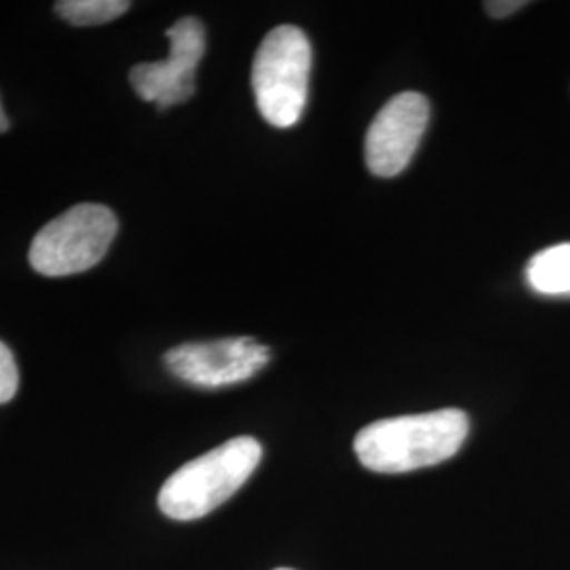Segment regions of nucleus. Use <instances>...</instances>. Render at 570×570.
<instances>
[{
    "mask_svg": "<svg viewBox=\"0 0 570 570\" xmlns=\"http://www.w3.org/2000/svg\"><path fill=\"white\" fill-rule=\"evenodd\" d=\"M468 433V414L446 407L376 421L357 433L353 446L370 471L407 473L449 461L461 450Z\"/></svg>",
    "mask_w": 570,
    "mask_h": 570,
    "instance_id": "obj_1",
    "label": "nucleus"
},
{
    "mask_svg": "<svg viewBox=\"0 0 570 570\" xmlns=\"http://www.w3.org/2000/svg\"><path fill=\"white\" fill-rule=\"evenodd\" d=\"M263 459L256 438L242 435L209 450L174 471L159 490V510L178 522H190L218 510L244 487Z\"/></svg>",
    "mask_w": 570,
    "mask_h": 570,
    "instance_id": "obj_2",
    "label": "nucleus"
},
{
    "mask_svg": "<svg viewBox=\"0 0 570 570\" xmlns=\"http://www.w3.org/2000/svg\"><path fill=\"white\" fill-rule=\"evenodd\" d=\"M311 61V42L296 26H277L261 42L252 66V89L268 125L285 129L301 121Z\"/></svg>",
    "mask_w": 570,
    "mask_h": 570,
    "instance_id": "obj_3",
    "label": "nucleus"
},
{
    "mask_svg": "<svg viewBox=\"0 0 570 570\" xmlns=\"http://www.w3.org/2000/svg\"><path fill=\"white\" fill-rule=\"evenodd\" d=\"M117 230V216L106 205H75L37 233L28 254L30 265L45 277L89 271L106 256Z\"/></svg>",
    "mask_w": 570,
    "mask_h": 570,
    "instance_id": "obj_4",
    "label": "nucleus"
},
{
    "mask_svg": "<svg viewBox=\"0 0 570 570\" xmlns=\"http://www.w3.org/2000/svg\"><path fill=\"white\" fill-rule=\"evenodd\" d=\"M271 360L268 346L256 338H220L174 346L164 355L165 367L193 387L218 389L256 376Z\"/></svg>",
    "mask_w": 570,
    "mask_h": 570,
    "instance_id": "obj_5",
    "label": "nucleus"
},
{
    "mask_svg": "<svg viewBox=\"0 0 570 570\" xmlns=\"http://www.w3.org/2000/svg\"><path fill=\"white\" fill-rule=\"evenodd\" d=\"M165 37L169 39V58L144 61L129 72L134 91L144 102H155L161 110L193 98L197 66L205 56V26L197 18H183Z\"/></svg>",
    "mask_w": 570,
    "mask_h": 570,
    "instance_id": "obj_6",
    "label": "nucleus"
},
{
    "mask_svg": "<svg viewBox=\"0 0 570 570\" xmlns=\"http://www.w3.org/2000/svg\"><path fill=\"white\" fill-rule=\"evenodd\" d=\"M428 122L425 96L404 91L391 98L367 129V169L379 178H395L402 174L412 161Z\"/></svg>",
    "mask_w": 570,
    "mask_h": 570,
    "instance_id": "obj_7",
    "label": "nucleus"
},
{
    "mask_svg": "<svg viewBox=\"0 0 570 570\" xmlns=\"http://www.w3.org/2000/svg\"><path fill=\"white\" fill-rule=\"evenodd\" d=\"M530 287L546 296L570 294V244L551 245L530 258L527 266Z\"/></svg>",
    "mask_w": 570,
    "mask_h": 570,
    "instance_id": "obj_8",
    "label": "nucleus"
},
{
    "mask_svg": "<svg viewBox=\"0 0 570 570\" xmlns=\"http://www.w3.org/2000/svg\"><path fill=\"white\" fill-rule=\"evenodd\" d=\"M131 4L127 0H61L56 11L72 26H102L121 18Z\"/></svg>",
    "mask_w": 570,
    "mask_h": 570,
    "instance_id": "obj_9",
    "label": "nucleus"
},
{
    "mask_svg": "<svg viewBox=\"0 0 570 570\" xmlns=\"http://www.w3.org/2000/svg\"><path fill=\"white\" fill-rule=\"evenodd\" d=\"M20 389V370L11 348L0 341V404H7L16 397Z\"/></svg>",
    "mask_w": 570,
    "mask_h": 570,
    "instance_id": "obj_10",
    "label": "nucleus"
},
{
    "mask_svg": "<svg viewBox=\"0 0 570 570\" xmlns=\"http://www.w3.org/2000/svg\"><path fill=\"white\" fill-rule=\"evenodd\" d=\"M527 2L522 0H494V2H487V11L492 18H508L511 13H515L518 9H522Z\"/></svg>",
    "mask_w": 570,
    "mask_h": 570,
    "instance_id": "obj_11",
    "label": "nucleus"
},
{
    "mask_svg": "<svg viewBox=\"0 0 570 570\" xmlns=\"http://www.w3.org/2000/svg\"><path fill=\"white\" fill-rule=\"evenodd\" d=\"M7 129H9V119H7L4 110H2V104H0V134H4Z\"/></svg>",
    "mask_w": 570,
    "mask_h": 570,
    "instance_id": "obj_12",
    "label": "nucleus"
},
{
    "mask_svg": "<svg viewBox=\"0 0 570 570\" xmlns=\"http://www.w3.org/2000/svg\"><path fill=\"white\" fill-rule=\"evenodd\" d=\"M275 570H294V569H275Z\"/></svg>",
    "mask_w": 570,
    "mask_h": 570,
    "instance_id": "obj_13",
    "label": "nucleus"
}]
</instances>
